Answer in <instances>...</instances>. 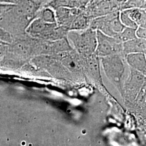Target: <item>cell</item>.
Segmentation results:
<instances>
[{
	"label": "cell",
	"instance_id": "obj_1",
	"mask_svg": "<svg viewBox=\"0 0 146 146\" xmlns=\"http://www.w3.org/2000/svg\"><path fill=\"white\" fill-rule=\"evenodd\" d=\"M32 21L17 4H1L0 27L13 37L26 34L27 28Z\"/></svg>",
	"mask_w": 146,
	"mask_h": 146
},
{
	"label": "cell",
	"instance_id": "obj_2",
	"mask_svg": "<svg viewBox=\"0 0 146 146\" xmlns=\"http://www.w3.org/2000/svg\"><path fill=\"white\" fill-rule=\"evenodd\" d=\"M67 38L73 49L82 58L95 54L97 46L96 31L88 28L82 31H68Z\"/></svg>",
	"mask_w": 146,
	"mask_h": 146
},
{
	"label": "cell",
	"instance_id": "obj_3",
	"mask_svg": "<svg viewBox=\"0 0 146 146\" xmlns=\"http://www.w3.org/2000/svg\"><path fill=\"white\" fill-rule=\"evenodd\" d=\"M68 31L56 23H49L35 18L27 27L26 33L33 38L49 41H54L67 37Z\"/></svg>",
	"mask_w": 146,
	"mask_h": 146
},
{
	"label": "cell",
	"instance_id": "obj_4",
	"mask_svg": "<svg viewBox=\"0 0 146 146\" xmlns=\"http://www.w3.org/2000/svg\"><path fill=\"white\" fill-rule=\"evenodd\" d=\"M119 14L120 11H116L107 15L92 19L89 28L101 31L107 36L118 38L125 28L120 21Z\"/></svg>",
	"mask_w": 146,
	"mask_h": 146
},
{
	"label": "cell",
	"instance_id": "obj_5",
	"mask_svg": "<svg viewBox=\"0 0 146 146\" xmlns=\"http://www.w3.org/2000/svg\"><path fill=\"white\" fill-rule=\"evenodd\" d=\"M97 46L95 54L99 58L122 54V42L118 38L96 31Z\"/></svg>",
	"mask_w": 146,
	"mask_h": 146
},
{
	"label": "cell",
	"instance_id": "obj_6",
	"mask_svg": "<svg viewBox=\"0 0 146 146\" xmlns=\"http://www.w3.org/2000/svg\"><path fill=\"white\" fill-rule=\"evenodd\" d=\"M82 10L91 20L117 11L111 0H90Z\"/></svg>",
	"mask_w": 146,
	"mask_h": 146
},
{
	"label": "cell",
	"instance_id": "obj_7",
	"mask_svg": "<svg viewBox=\"0 0 146 146\" xmlns=\"http://www.w3.org/2000/svg\"><path fill=\"white\" fill-rule=\"evenodd\" d=\"M123 54H116L100 58L104 72L110 78H121L125 70Z\"/></svg>",
	"mask_w": 146,
	"mask_h": 146
},
{
	"label": "cell",
	"instance_id": "obj_8",
	"mask_svg": "<svg viewBox=\"0 0 146 146\" xmlns=\"http://www.w3.org/2000/svg\"><path fill=\"white\" fill-rule=\"evenodd\" d=\"M81 10V9L77 8H61L55 10L56 24L58 26L61 27L69 31V28L74 19Z\"/></svg>",
	"mask_w": 146,
	"mask_h": 146
},
{
	"label": "cell",
	"instance_id": "obj_9",
	"mask_svg": "<svg viewBox=\"0 0 146 146\" xmlns=\"http://www.w3.org/2000/svg\"><path fill=\"white\" fill-rule=\"evenodd\" d=\"M146 40L135 38L122 43V54L127 55L133 53L146 54Z\"/></svg>",
	"mask_w": 146,
	"mask_h": 146
},
{
	"label": "cell",
	"instance_id": "obj_10",
	"mask_svg": "<svg viewBox=\"0 0 146 146\" xmlns=\"http://www.w3.org/2000/svg\"><path fill=\"white\" fill-rule=\"evenodd\" d=\"M127 63L133 69L142 73L146 72V54L144 53H133L125 55Z\"/></svg>",
	"mask_w": 146,
	"mask_h": 146
},
{
	"label": "cell",
	"instance_id": "obj_11",
	"mask_svg": "<svg viewBox=\"0 0 146 146\" xmlns=\"http://www.w3.org/2000/svg\"><path fill=\"white\" fill-rule=\"evenodd\" d=\"M91 20L81 9L75 17L69 28V31H82L88 28Z\"/></svg>",
	"mask_w": 146,
	"mask_h": 146
},
{
	"label": "cell",
	"instance_id": "obj_12",
	"mask_svg": "<svg viewBox=\"0 0 146 146\" xmlns=\"http://www.w3.org/2000/svg\"><path fill=\"white\" fill-rule=\"evenodd\" d=\"M128 14L137 27L146 28V11L142 9H131L126 10Z\"/></svg>",
	"mask_w": 146,
	"mask_h": 146
},
{
	"label": "cell",
	"instance_id": "obj_13",
	"mask_svg": "<svg viewBox=\"0 0 146 146\" xmlns=\"http://www.w3.org/2000/svg\"><path fill=\"white\" fill-rule=\"evenodd\" d=\"M43 7L50 8L54 11L61 8H78L76 3L74 0H49L47 4Z\"/></svg>",
	"mask_w": 146,
	"mask_h": 146
},
{
	"label": "cell",
	"instance_id": "obj_14",
	"mask_svg": "<svg viewBox=\"0 0 146 146\" xmlns=\"http://www.w3.org/2000/svg\"><path fill=\"white\" fill-rule=\"evenodd\" d=\"M49 23H56L55 11L47 7H42L37 13L36 17Z\"/></svg>",
	"mask_w": 146,
	"mask_h": 146
},
{
	"label": "cell",
	"instance_id": "obj_15",
	"mask_svg": "<svg viewBox=\"0 0 146 146\" xmlns=\"http://www.w3.org/2000/svg\"><path fill=\"white\" fill-rule=\"evenodd\" d=\"M131 9H146V0H127L121 7L120 11Z\"/></svg>",
	"mask_w": 146,
	"mask_h": 146
},
{
	"label": "cell",
	"instance_id": "obj_16",
	"mask_svg": "<svg viewBox=\"0 0 146 146\" xmlns=\"http://www.w3.org/2000/svg\"><path fill=\"white\" fill-rule=\"evenodd\" d=\"M136 29L134 28L125 27L123 31L120 33L118 38L122 43L135 38H136Z\"/></svg>",
	"mask_w": 146,
	"mask_h": 146
},
{
	"label": "cell",
	"instance_id": "obj_17",
	"mask_svg": "<svg viewBox=\"0 0 146 146\" xmlns=\"http://www.w3.org/2000/svg\"><path fill=\"white\" fill-rule=\"evenodd\" d=\"M119 17L121 22L125 27H128L134 29H136L138 27L135 23L131 20L126 10L120 11Z\"/></svg>",
	"mask_w": 146,
	"mask_h": 146
},
{
	"label": "cell",
	"instance_id": "obj_18",
	"mask_svg": "<svg viewBox=\"0 0 146 146\" xmlns=\"http://www.w3.org/2000/svg\"><path fill=\"white\" fill-rule=\"evenodd\" d=\"M14 37L8 31L0 27V41L6 44H11L13 42Z\"/></svg>",
	"mask_w": 146,
	"mask_h": 146
},
{
	"label": "cell",
	"instance_id": "obj_19",
	"mask_svg": "<svg viewBox=\"0 0 146 146\" xmlns=\"http://www.w3.org/2000/svg\"><path fill=\"white\" fill-rule=\"evenodd\" d=\"M136 36L139 38L146 39V28L138 27L136 29Z\"/></svg>",
	"mask_w": 146,
	"mask_h": 146
},
{
	"label": "cell",
	"instance_id": "obj_20",
	"mask_svg": "<svg viewBox=\"0 0 146 146\" xmlns=\"http://www.w3.org/2000/svg\"><path fill=\"white\" fill-rule=\"evenodd\" d=\"M74 1L76 3L78 8L81 9H83L90 2V0H74Z\"/></svg>",
	"mask_w": 146,
	"mask_h": 146
},
{
	"label": "cell",
	"instance_id": "obj_21",
	"mask_svg": "<svg viewBox=\"0 0 146 146\" xmlns=\"http://www.w3.org/2000/svg\"><path fill=\"white\" fill-rule=\"evenodd\" d=\"M20 0H0L1 4L16 5L19 3Z\"/></svg>",
	"mask_w": 146,
	"mask_h": 146
},
{
	"label": "cell",
	"instance_id": "obj_22",
	"mask_svg": "<svg viewBox=\"0 0 146 146\" xmlns=\"http://www.w3.org/2000/svg\"><path fill=\"white\" fill-rule=\"evenodd\" d=\"M37 5H40L41 7H43L44 5H46L49 0H31Z\"/></svg>",
	"mask_w": 146,
	"mask_h": 146
},
{
	"label": "cell",
	"instance_id": "obj_23",
	"mask_svg": "<svg viewBox=\"0 0 146 146\" xmlns=\"http://www.w3.org/2000/svg\"><path fill=\"white\" fill-rule=\"evenodd\" d=\"M1 43H3V42H1V41H0V44H1Z\"/></svg>",
	"mask_w": 146,
	"mask_h": 146
},
{
	"label": "cell",
	"instance_id": "obj_24",
	"mask_svg": "<svg viewBox=\"0 0 146 146\" xmlns=\"http://www.w3.org/2000/svg\"><path fill=\"white\" fill-rule=\"evenodd\" d=\"M0 5H1V3H0Z\"/></svg>",
	"mask_w": 146,
	"mask_h": 146
}]
</instances>
